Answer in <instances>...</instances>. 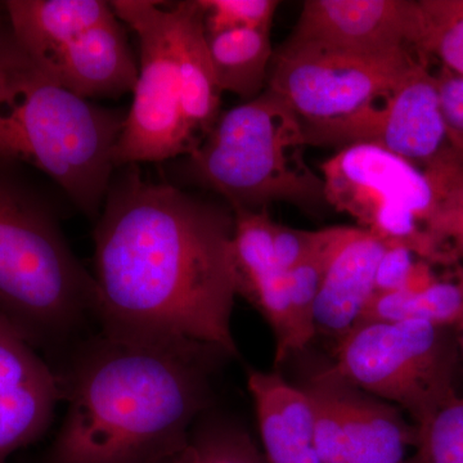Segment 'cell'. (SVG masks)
Masks as SVG:
<instances>
[{"label": "cell", "instance_id": "e0dca14e", "mask_svg": "<svg viewBox=\"0 0 463 463\" xmlns=\"http://www.w3.org/2000/svg\"><path fill=\"white\" fill-rule=\"evenodd\" d=\"M315 379L327 389L343 420L347 463H402L408 447L417 446L419 430L395 405L323 371Z\"/></svg>", "mask_w": 463, "mask_h": 463}, {"label": "cell", "instance_id": "44dd1931", "mask_svg": "<svg viewBox=\"0 0 463 463\" xmlns=\"http://www.w3.org/2000/svg\"><path fill=\"white\" fill-rule=\"evenodd\" d=\"M210 410L194 423L169 463H268L242 425Z\"/></svg>", "mask_w": 463, "mask_h": 463}, {"label": "cell", "instance_id": "7402d4cb", "mask_svg": "<svg viewBox=\"0 0 463 463\" xmlns=\"http://www.w3.org/2000/svg\"><path fill=\"white\" fill-rule=\"evenodd\" d=\"M416 51L463 76V0H420Z\"/></svg>", "mask_w": 463, "mask_h": 463}, {"label": "cell", "instance_id": "d6986e66", "mask_svg": "<svg viewBox=\"0 0 463 463\" xmlns=\"http://www.w3.org/2000/svg\"><path fill=\"white\" fill-rule=\"evenodd\" d=\"M12 38L45 71L88 30L114 17L102 0H9Z\"/></svg>", "mask_w": 463, "mask_h": 463}, {"label": "cell", "instance_id": "5b68a950", "mask_svg": "<svg viewBox=\"0 0 463 463\" xmlns=\"http://www.w3.org/2000/svg\"><path fill=\"white\" fill-rule=\"evenodd\" d=\"M307 146L297 112L267 88L219 116L188 155L185 170L223 196L232 210L267 209L272 203L317 209L326 203L325 185L307 165Z\"/></svg>", "mask_w": 463, "mask_h": 463}, {"label": "cell", "instance_id": "484cf974", "mask_svg": "<svg viewBox=\"0 0 463 463\" xmlns=\"http://www.w3.org/2000/svg\"><path fill=\"white\" fill-rule=\"evenodd\" d=\"M207 35L230 30L270 32L276 0H199Z\"/></svg>", "mask_w": 463, "mask_h": 463}, {"label": "cell", "instance_id": "6da1fadb", "mask_svg": "<svg viewBox=\"0 0 463 463\" xmlns=\"http://www.w3.org/2000/svg\"><path fill=\"white\" fill-rule=\"evenodd\" d=\"M129 166L111 182L94 230L97 330L239 358L233 213Z\"/></svg>", "mask_w": 463, "mask_h": 463}, {"label": "cell", "instance_id": "f546056e", "mask_svg": "<svg viewBox=\"0 0 463 463\" xmlns=\"http://www.w3.org/2000/svg\"><path fill=\"white\" fill-rule=\"evenodd\" d=\"M417 255L402 245L386 246L374 277V292L397 291L403 288L412 276Z\"/></svg>", "mask_w": 463, "mask_h": 463}, {"label": "cell", "instance_id": "8fae6325", "mask_svg": "<svg viewBox=\"0 0 463 463\" xmlns=\"http://www.w3.org/2000/svg\"><path fill=\"white\" fill-rule=\"evenodd\" d=\"M417 33V2L307 0L286 43L356 56L397 57L419 54Z\"/></svg>", "mask_w": 463, "mask_h": 463}, {"label": "cell", "instance_id": "2e32d148", "mask_svg": "<svg viewBox=\"0 0 463 463\" xmlns=\"http://www.w3.org/2000/svg\"><path fill=\"white\" fill-rule=\"evenodd\" d=\"M47 72L81 99H115L133 93L138 65L115 14L76 39Z\"/></svg>", "mask_w": 463, "mask_h": 463}, {"label": "cell", "instance_id": "ac0fdd59", "mask_svg": "<svg viewBox=\"0 0 463 463\" xmlns=\"http://www.w3.org/2000/svg\"><path fill=\"white\" fill-rule=\"evenodd\" d=\"M263 453L268 463H321L313 446V408L301 388L281 374L250 370Z\"/></svg>", "mask_w": 463, "mask_h": 463}, {"label": "cell", "instance_id": "7a4b0ae2", "mask_svg": "<svg viewBox=\"0 0 463 463\" xmlns=\"http://www.w3.org/2000/svg\"><path fill=\"white\" fill-rule=\"evenodd\" d=\"M221 359L91 332L53 367L66 412L38 463H155L173 456L210 408V373Z\"/></svg>", "mask_w": 463, "mask_h": 463}, {"label": "cell", "instance_id": "d4e9b609", "mask_svg": "<svg viewBox=\"0 0 463 463\" xmlns=\"http://www.w3.org/2000/svg\"><path fill=\"white\" fill-rule=\"evenodd\" d=\"M313 408V446L321 463H347L345 429L336 404L321 381L303 388Z\"/></svg>", "mask_w": 463, "mask_h": 463}, {"label": "cell", "instance_id": "ba28073f", "mask_svg": "<svg viewBox=\"0 0 463 463\" xmlns=\"http://www.w3.org/2000/svg\"><path fill=\"white\" fill-rule=\"evenodd\" d=\"M114 14L138 36V78L116 142V167L188 156L199 143L188 132L181 88L167 41L165 8L151 0H114Z\"/></svg>", "mask_w": 463, "mask_h": 463}, {"label": "cell", "instance_id": "52a82bcc", "mask_svg": "<svg viewBox=\"0 0 463 463\" xmlns=\"http://www.w3.org/2000/svg\"><path fill=\"white\" fill-rule=\"evenodd\" d=\"M326 203L358 221L386 246L402 245L429 263L448 259L426 224L430 182L411 161L373 145L339 149L321 165Z\"/></svg>", "mask_w": 463, "mask_h": 463}, {"label": "cell", "instance_id": "30bf717a", "mask_svg": "<svg viewBox=\"0 0 463 463\" xmlns=\"http://www.w3.org/2000/svg\"><path fill=\"white\" fill-rule=\"evenodd\" d=\"M303 124L307 145H373L423 167L448 148L437 75L419 61L392 90L346 118Z\"/></svg>", "mask_w": 463, "mask_h": 463}, {"label": "cell", "instance_id": "1f68e13d", "mask_svg": "<svg viewBox=\"0 0 463 463\" xmlns=\"http://www.w3.org/2000/svg\"><path fill=\"white\" fill-rule=\"evenodd\" d=\"M457 327H458V330H459V339H458L459 349H461L462 355H463V321L461 323H459V325L457 326Z\"/></svg>", "mask_w": 463, "mask_h": 463}, {"label": "cell", "instance_id": "4316f807", "mask_svg": "<svg viewBox=\"0 0 463 463\" xmlns=\"http://www.w3.org/2000/svg\"><path fill=\"white\" fill-rule=\"evenodd\" d=\"M408 319H421L446 328L458 326L463 321V267L457 265L452 281L437 279L414 294L408 307Z\"/></svg>", "mask_w": 463, "mask_h": 463}, {"label": "cell", "instance_id": "277c9868", "mask_svg": "<svg viewBox=\"0 0 463 463\" xmlns=\"http://www.w3.org/2000/svg\"><path fill=\"white\" fill-rule=\"evenodd\" d=\"M0 315L54 367L97 330L93 274L53 216L0 181Z\"/></svg>", "mask_w": 463, "mask_h": 463}, {"label": "cell", "instance_id": "83f0119b", "mask_svg": "<svg viewBox=\"0 0 463 463\" xmlns=\"http://www.w3.org/2000/svg\"><path fill=\"white\" fill-rule=\"evenodd\" d=\"M437 79L448 148L463 165V76L443 67Z\"/></svg>", "mask_w": 463, "mask_h": 463}, {"label": "cell", "instance_id": "3957f363", "mask_svg": "<svg viewBox=\"0 0 463 463\" xmlns=\"http://www.w3.org/2000/svg\"><path fill=\"white\" fill-rule=\"evenodd\" d=\"M127 112L76 96L0 39V158L47 174L85 215L99 218Z\"/></svg>", "mask_w": 463, "mask_h": 463}, {"label": "cell", "instance_id": "f1b7e54d", "mask_svg": "<svg viewBox=\"0 0 463 463\" xmlns=\"http://www.w3.org/2000/svg\"><path fill=\"white\" fill-rule=\"evenodd\" d=\"M272 239L277 261L285 272H288L316 249L319 231L297 230L273 221Z\"/></svg>", "mask_w": 463, "mask_h": 463}, {"label": "cell", "instance_id": "4dcf8cb0", "mask_svg": "<svg viewBox=\"0 0 463 463\" xmlns=\"http://www.w3.org/2000/svg\"><path fill=\"white\" fill-rule=\"evenodd\" d=\"M453 241L455 242L457 250H458L459 254L463 257V224L458 225V227L453 228L446 234V239L444 241Z\"/></svg>", "mask_w": 463, "mask_h": 463}, {"label": "cell", "instance_id": "7c38bea8", "mask_svg": "<svg viewBox=\"0 0 463 463\" xmlns=\"http://www.w3.org/2000/svg\"><path fill=\"white\" fill-rule=\"evenodd\" d=\"M61 401L50 362L0 315V463L44 437Z\"/></svg>", "mask_w": 463, "mask_h": 463}, {"label": "cell", "instance_id": "cb8c5ba5", "mask_svg": "<svg viewBox=\"0 0 463 463\" xmlns=\"http://www.w3.org/2000/svg\"><path fill=\"white\" fill-rule=\"evenodd\" d=\"M417 430L422 463H463V397L448 402Z\"/></svg>", "mask_w": 463, "mask_h": 463}, {"label": "cell", "instance_id": "603a6c76", "mask_svg": "<svg viewBox=\"0 0 463 463\" xmlns=\"http://www.w3.org/2000/svg\"><path fill=\"white\" fill-rule=\"evenodd\" d=\"M331 227L319 230L316 249L297 267L286 272L291 307V354L304 349L316 336L315 309L325 273Z\"/></svg>", "mask_w": 463, "mask_h": 463}, {"label": "cell", "instance_id": "9c48e42d", "mask_svg": "<svg viewBox=\"0 0 463 463\" xmlns=\"http://www.w3.org/2000/svg\"><path fill=\"white\" fill-rule=\"evenodd\" d=\"M421 60L416 53L365 57L285 42L274 51L267 88L301 123H325L361 111Z\"/></svg>", "mask_w": 463, "mask_h": 463}, {"label": "cell", "instance_id": "4fadbf2b", "mask_svg": "<svg viewBox=\"0 0 463 463\" xmlns=\"http://www.w3.org/2000/svg\"><path fill=\"white\" fill-rule=\"evenodd\" d=\"M386 245L364 228L331 227L325 273L315 309L317 334L339 341L358 325L374 294Z\"/></svg>", "mask_w": 463, "mask_h": 463}, {"label": "cell", "instance_id": "d6a6232c", "mask_svg": "<svg viewBox=\"0 0 463 463\" xmlns=\"http://www.w3.org/2000/svg\"><path fill=\"white\" fill-rule=\"evenodd\" d=\"M402 463H422L421 459H420L419 455H414L413 457H411V458H405L403 462Z\"/></svg>", "mask_w": 463, "mask_h": 463}, {"label": "cell", "instance_id": "ffe728a7", "mask_svg": "<svg viewBox=\"0 0 463 463\" xmlns=\"http://www.w3.org/2000/svg\"><path fill=\"white\" fill-rule=\"evenodd\" d=\"M210 57L222 91L255 99L268 85L274 51L269 32L230 30L207 35Z\"/></svg>", "mask_w": 463, "mask_h": 463}, {"label": "cell", "instance_id": "5bb4252c", "mask_svg": "<svg viewBox=\"0 0 463 463\" xmlns=\"http://www.w3.org/2000/svg\"><path fill=\"white\" fill-rule=\"evenodd\" d=\"M233 215L237 289L272 328L279 365L291 355L292 321L288 276L274 254L273 221L267 209L233 210Z\"/></svg>", "mask_w": 463, "mask_h": 463}, {"label": "cell", "instance_id": "9a60e30c", "mask_svg": "<svg viewBox=\"0 0 463 463\" xmlns=\"http://www.w3.org/2000/svg\"><path fill=\"white\" fill-rule=\"evenodd\" d=\"M165 24L181 88L183 115L188 132L200 146L222 114L223 91L216 81L199 0L165 8Z\"/></svg>", "mask_w": 463, "mask_h": 463}, {"label": "cell", "instance_id": "8992f818", "mask_svg": "<svg viewBox=\"0 0 463 463\" xmlns=\"http://www.w3.org/2000/svg\"><path fill=\"white\" fill-rule=\"evenodd\" d=\"M457 347L446 327L421 319L359 323L337 341L323 373L403 411L425 425L457 397Z\"/></svg>", "mask_w": 463, "mask_h": 463}, {"label": "cell", "instance_id": "836d02e7", "mask_svg": "<svg viewBox=\"0 0 463 463\" xmlns=\"http://www.w3.org/2000/svg\"><path fill=\"white\" fill-rule=\"evenodd\" d=\"M170 458H172V456L165 457V458L158 459V461H156L155 463H169L170 462Z\"/></svg>", "mask_w": 463, "mask_h": 463}]
</instances>
